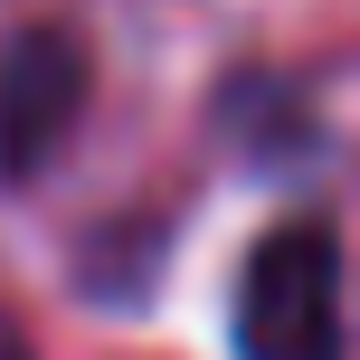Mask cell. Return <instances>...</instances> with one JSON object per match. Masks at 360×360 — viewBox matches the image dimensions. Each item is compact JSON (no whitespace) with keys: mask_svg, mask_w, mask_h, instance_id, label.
<instances>
[{"mask_svg":"<svg viewBox=\"0 0 360 360\" xmlns=\"http://www.w3.org/2000/svg\"><path fill=\"white\" fill-rule=\"evenodd\" d=\"M237 360H351L342 342V237L285 218L237 266Z\"/></svg>","mask_w":360,"mask_h":360,"instance_id":"1","label":"cell"},{"mask_svg":"<svg viewBox=\"0 0 360 360\" xmlns=\"http://www.w3.org/2000/svg\"><path fill=\"white\" fill-rule=\"evenodd\" d=\"M76 114H86V48L67 29H19L0 48V180L48 171Z\"/></svg>","mask_w":360,"mask_h":360,"instance_id":"2","label":"cell"},{"mask_svg":"<svg viewBox=\"0 0 360 360\" xmlns=\"http://www.w3.org/2000/svg\"><path fill=\"white\" fill-rule=\"evenodd\" d=\"M0 360H38V342H29V332L10 323V313H0Z\"/></svg>","mask_w":360,"mask_h":360,"instance_id":"3","label":"cell"}]
</instances>
